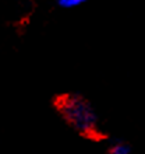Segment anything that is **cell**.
<instances>
[{
  "label": "cell",
  "instance_id": "obj_1",
  "mask_svg": "<svg viewBox=\"0 0 145 154\" xmlns=\"http://www.w3.org/2000/svg\"><path fill=\"white\" fill-rule=\"evenodd\" d=\"M57 109L72 129L85 137L99 136V121L96 111L84 97L67 94L57 100Z\"/></svg>",
  "mask_w": 145,
  "mask_h": 154
},
{
  "label": "cell",
  "instance_id": "obj_2",
  "mask_svg": "<svg viewBox=\"0 0 145 154\" xmlns=\"http://www.w3.org/2000/svg\"><path fill=\"white\" fill-rule=\"evenodd\" d=\"M108 154H131V146L124 142L117 140L109 146Z\"/></svg>",
  "mask_w": 145,
  "mask_h": 154
},
{
  "label": "cell",
  "instance_id": "obj_3",
  "mask_svg": "<svg viewBox=\"0 0 145 154\" xmlns=\"http://www.w3.org/2000/svg\"><path fill=\"white\" fill-rule=\"evenodd\" d=\"M87 0H57V6L61 8H66V10H72V8H77L82 6Z\"/></svg>",
  "mask_w": 145,
  "mask_h": 154
}]
</instances>
